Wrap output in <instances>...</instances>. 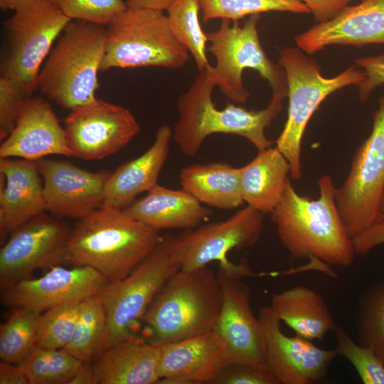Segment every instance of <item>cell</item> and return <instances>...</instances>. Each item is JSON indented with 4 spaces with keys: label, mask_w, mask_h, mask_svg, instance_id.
<instances>
[{
    "label": "cell",
    "mask_w": 384,
    "mask_h": 384,
    "mask_svg": "<svg viewBox=\"0 0 384 384\" xmlns=\"http://www.w3.org/2000/svg\"><path fill=\"white\" fill-rule=\"evenodd\" d=\"M319 196L299 195L288 180L282 198L269 215L292 260L309 259L334 266L352 265L355 251L335 201L329 175L317 180Z\"/></svg>",
    "instance_id": "6da1fadb"
},
{
    "label": "cell",
    "mask_w": 384,
    "mask_h": 384,
    "mask_svg": "<svg viewBox=\"0 0 384 384\" xmlns=\"http://www.w3.org/2000/svg\"><path fill=\"white\" fill-rule=\"evenodd\" d=\"M159 230L103 203L78 219L67 242V260L100 273L108 282L127 276L156 246Z\"/></svg>",
    "instance_id": "7a4b0ae2"
},
{
    "label": "cell",
    "mask_w": 384,
    "mask_h": 384,
    "mask_svg": "<svg viewBox=\"0 0 384 384\" xmlns=\"http://www.w3.org/2000/svg\"><path fill=\"white\" fill-rule=\"evenodd\" d=\"M215 86L213 66L198 72L188 89L177 99L178 119L173 129V139L182 154L193 156L206 139L213 134L240 136L261 151L272 146L265 129L278 116L286 97L272 93L266 108L249 110L234 104L223 110L216 108L212 93Z\"/></svg>",
    "instance_id": "3957f363"
},
{
    "label": "cell",
    "mask_w": 384,
    "mask_h": 384,
    "mask_svg": "<svg viewBox=\"0 0 384 384\" xmlns=\"http://www.w3.org/2000/svg\"><path fill=\"white\" fill-rule=\"evenodd\" d=\"M222 304L218 274L208 267L181 269L164 284L142 317L151 343L161 346L214 329Z\"/></svg>",
    "instance_id": "277c9868"
},
{
    "label": "cell",
    "mask_w": 384,
    "mask_h": 384,
    "mask_svg": "<svg viewBox=\"0 0 384 384\" xmlns=\"http://www.w3.org/2000/svg\"><path fill=\"white\" fill-rule=\"evenodd\" d=\"M62 33L40 70L37 89L63 108L73 110L96 98L106 28L72 20Z\"/></svg>",
    "instance_id": "5b68a950"
},
{
    "label": "cell",
    "mask_w": 384,
    "mask_h": 384,
    "mask_svg": "<svg viewBox=\"0 0 384 384\" xmlns=\"http://www.w3.org/2000/svg\"><path fill=\"white\" fill-rule=\"evenodd\" d=\"M279 53L278 63L287 76L288 108L287 121L275 141V147L288 161L290 177L299 180L302 175V140L314 112L328 96L346 86H357L366 74L353 65L334 77L326 78L321 75L316 61L298 47H284Z\"/></svg>",
    "instance_id": "8992f818"
},
{
    "label": "cell",
    "mask_w": 384,
    "mask_h": 384,
    "mask_svg": "<svg viewBox=\"0 0 384 384\" xmlns=\"http://www.w3.org/2000/svg\"><path fill=\"white\" fill-rule=\"evenodd\" d=\"M107 26L100 71L150 66L177 69L189 59L164 11L127 6Z\"/></svg>",
    "instance_id": "52a82bcc"
},
{
    "label": "cell",
    "mask_w": 384,
    "mask_h": 384,
    "mask_svg": "<svg viewBox=\"0 0 384 384\" xmlns=\"http://www.w3.org/2000/svg\"><path fill=\"white\" fill-rule=\"evenodd\" d=\"M260 14L249 16L242 26L238 21L223 19L218 28L206 33L208 48L215 57L213 66L215 86L230 101L243 104L250 97L242 80L247 68L257 71L270 84L272 93L287 96V80L284 68L267 55L261 45L257 23Z\"/></svg>",
    "instance_id": "ba28073f"
},
{
    "label": "cell",
    "mask_w": 384,
    "mask_h": 384,
    "mask_svg": "<svg viewBox=\"0 0 384 384\" xmlns=\"http://www.w3.org/2000/svg\"><path fill=\"white\" fill-rule=\"evenodd\" d=\"M181 269L175 235L161 236L154 249L124 278L108 282L100 296L107 321L105 349L129 334L167 281Z\"/></svg>",
    "instance_id": "9c48e42d"
},
{
    "label": "cell",
    "mask_w": 384,
    "mask_h": 384,
    "mask_svg": "<svg viewBox=\"0 0 384 384\" xmlns=\"http://www.w3.org/2000/svg\"><path fill=\"white\" fill-rule=\"evenodd\" d=\"M14 11L3 22L9 46L1 73L33 93L43 60L72 20L50 0H17Z\"/></svg>",
    "instance_id": "30bf717a"
},
{
    "label": "cell",
    "mask_w": 384,
    "mask_h": 384,
    "mask_svg": "<svg viewBox=\"0 0 384 384\" xmlns=\"http://www.w3.org/2000/svg\"><path fill=\"white\" fill-rule=\"evenodd\" d=\"M384 196V94L373 113L370 134L357 149L335 201L351 239L378 222Z\"/></svg>",
    "instance_id": "8fae6325"
},
{
    "label": "cell",
    "mask_w": 384,
    "mask_h": 384,
    "mask_svg": "<svg viewBox=\"0 0 384 384\" xmlns=\"http://www.w3.org/2000/svg\"><path fill=\"white\" fill-rule=\"evenodd\" d=\"M218 265L222 304L213 330L224 345L228 366L267 368L262 326L250 305L251 288L242 279L255 274L246 260L238 264L228 261Z\"/></svg>",
    "instance_id": "7c38bea8"
},
{
    "label": "cell",
    "mask_w": 384,
    "mask_h": 384,
    "mask_svg": "<svg viewBox=\"0 0 384 384\" xmlns=\"http://www.w3.org/2000/svg\"><path fill=\"white\" fill-rule=\"evenodd\" d=\"M70 228L45 213L14 232L0 250V288L28 278L36 270L67 262Z\"/></svg>",
    "instance_id": "4fadbf2b"
},
{
    "label": "cell",
    "mask_w": 384,
    "mask_h": 384,
    "mask_svg": "<svg viewBox=\"0 0 384 384\" xmlns=\"http://www.w3.org/2000/svg\"><path fill=\"white\" fill-rule=\"evenodd\" d=\"M64 129L74 157L85 160L101 159L117 152L141 130L128 109L97 97L71 110Z\"/></svg>",
    "instance_id": "5bb4252c"
},
{
    "label": "cell",
    "mask_w": 384,
    "mask_h": 384,
    "mask_svg": "<svg viewBox=\"0 0 384 384\" xmlns=\"http://www.w3.org/2000/svg\"><path fill=\"white\" fill-rule=\"evenodd\" d=\"M265 214L247 205L223 220L186 230L175 235V247L181 269L208 266L212 262L225 263L233 250L255 245L264 228Z\"/></svg>",
    "instance_id": "9a60e30c"
},
{
    "label": "cell",
    "mask_w": 384,
    "mask_h": 384,
    "mask_svg": "<svg viewBox=\"0 0 384 384\" xmlns=\"http://www.w3.org/2000/svg\"><path fill=\"white\" fill-rule=\"evenodd\" d=\"M257 316L264 336L265 363L279 384H313L326 375L337 356L334 350L320 348L297 335H285L270 306L261 307Z\"/></svg>",
    "instance_id": "2e32d148"
},
{
    "label": "cell",
    "mask_w": 384,
    "mask_h": 384,
    "mask_svg": "<svg viewBox=\"0 0 384 384\" xmlns=\"http://www.w3.org/2000/svg\"><path fill=\"white\" fill-rule=\"evenodd\" d=\"M107 283L92 268L77 266L66 269L55 265L41 277L22 279L3 290L2 301L13 309L43 313L55 306L82 302L100 294Z\"/></svg>",
    "instance_id": "e0dca14e"
},
{
    "label": "cell",
    "mask_w": 384,
    "mask_h": 384,
    "mask_svg": "<svg viewBox=\"0 0 384 384\" xmlns=\"http://www.w3.org/2000/svg\"><path fill=\"white\" fill-rule=\"evenodd\" d=\"M43 178L46 210L57 218L80 219L104 203L110 171L92 172L68 161H38Z\"/></svg>",
    "instance_id": "ac0fdd59"
},
{
    "label": "cell",
    "mask_w": 384,
    "mask_h": 384,
    "mask_svg": "<svg viewBox=\"0 0 384 384\" xmlns=\"http://www.w3.org/2000/svg\"><path fill=\"white\" fill-rule=\"evenodd\" d=\"M294 41L309 55L332 45L384 44V0H361L348 6L334 18L297 36Z\"/></svg>",
    "instance_id": "d6986e66"
},
{
    "label": "cell",
    "mask_w": 384,
    "mask_h": 384,
    "mask_svg": "<svg viewBox=\"0 0 384 384\" xmlns=\"http://www.w3.org/2000/svg\"><path fill=\"white\" fill-rule=\"evenodd\" d=\"M53 154L74 157L65 130L50 105L40 97H31L14 129L1 144L0 159L36 161Z\"/></svg>",
    "instance_id": "ffe728a7"
},
{
    "label": "cell",
    "mask_w": 384,
    "mask_h": 384,
    "mask_svg": "<svg viewBox=\"0 0 384 384\" xmlns=\"http://www.w3.org/2000/svg\"><path fill=\"white\" fill-rule=\"evenodd\" d=\"M160 346L158 383H211L228 366L223 342L213 330Z\"/></svg>",
    "instance_id": "44dd1931"
},
{
    "label": "cell",
    "mask_w": 384,
    "mask_h": 384,
    "mask_svg": "<svg viewBox=\"0 0 384 384\" xmlns=\"http://www.w3.org/2000/svg\"><path fill=\"white\" fill-rule=\"evenodd\" d=\"M0 238L46 211L38 161L0 159Z\"/></svg>",
    "instance_id": "7402d4cb"
},
{
    "label": "cell",
    "mask_w": 384,
    "mask_h": 384,
    "mask_svg": "<svg viewBox=\"0 0 384 384\" xmlns=\"http://www.w3.org/2000/svg\"><path fill=\"white\" fill-rule=\"evenodd\" d=\"M172 138L171 127H159L153 144L146 151L110 173L105 186L103 203L123 210L134 203L137 196L157 184Z\"/></svg>",
    "instance_id": "603a6c76"
},
{
    "label": "cell",
    "mask_w": 384,
    "mask_h": 384,
    "mask_svg": "<svg viewBox=\"0 0 384 384\" xmlns=\"http://www.w3.org/2000/svg\"><path fill=\"white\" fill-rule=\"evenodd\" d=\"M160 346L131 334L105 349L92 365L96 384L159 383Z\"/></svg>",
    "instance_id": "cb8c5ba5"
},
{
    "label": "cell",
    "mask_w": 384,
    "mask_h": 384,
    "mask_svg": "<svg viewBox=\"0 0 384 384\" xmlns=\"http://www.w3.org/2000/svg\"><path fill=\"white\" fill-rule=\"evenodd\" d=\"M129 216L156 230L197 228L212 210L183 188L156 184L143 198L123 209Z\"/></svg>",
    "instance_id": "d4e9b609"
},
{
    "label": "cell",
    "mask_w": 384,
    "mask_h": 384,
    "mask_svg": "<svg viewBox=\"0 0 384 384\" xmlns=\"http://www.w3.org/2000/svg\"><path fill=\"white\" fill-rule=\"evenodd\" d=\"M270 306L296 335L310 341L322 340L337 326L322 296L306 286L274 293Z\"/></svg>",
    "instance_id": "484cf974"
},
{
    "label": "cell",
    "mask_w": 384,
    "mask_h": 384,
    "mask_svg": "<svg viewBox=\"0 0 384 384\" xmlns=\"http://www.w3.org/2000/svg\"><path fill=\"white\" fill-rule=\"evenodd\" d=\"M239 169L244 203L269 214L284 194L290 174L288 161L276 147L271 146L258 151L251 161Z\"/></svg>",
    "instance_id": "4316f807"
},
{
    "label": "cell",
    "mask_w": 384,
    "mask_h": 384,
    "mask_svg": "<svg viewBox=\"0 0 384 384\" xmlns=\"http://www.w3.org/2000/svg\"><path fill=\"white\" fill-rule=\"evenodd\" d=\"M179 178L183 190L210 207L230 210L244 203L240 169L228 163L191 164L181 170Z\"/></svg>",
    "instance_id": "83f0119b"
},
{
    "label": "cell",
    "mask_w": 384,
    "mask_h": 384,
    "mask_svg": "<svg viewBox=\"0 0 384 384\" xmlns=\"http://www.w3.org/2000/svg\"><path fill=\"white\" fill-rule=\"evenodd\" d=\"M107 315L100 294L82 302L73 335L63 348L82 361L96 360L104 351Z\"/></svg>",
    "instance_id": "f1b7e54d"
},
{
    "label": "cell",
    "mask_w": 384,
    "mask_h": 384,
    "mask_svg": "<svg viewBox=\"0 0 384 384\" xmlns=\"http://www.w3.org/2000/svg\"><path fill=\"white\" fill-rule=\"evenodd\" d=\"M199 0H175L167 9L171 31L176 41L192 55L198 72L209 65L208 38L199 21Z\"/></svg>",
    "instance_id": "f546056e"
},
{
    "label": "cell",
    "mask_w": 384,
    "mask_h": 384,
    "mask_svg": "<svg viewBox=\"0 0 384 384\" xmlns=\"http://www.w3.org/2000/svg\"><path fill=\"white\" fill-rule=\"evenodd\" d=\"M82 362L64 348L36 345L18 365L29 384L68 383Z\"/></svg>",
    "instance_id": "4dcf8cb0"
},
{
    "label": "cell",
    "mask_w": 384,
    "mask_h": 384,
    "mask_svg": "<svg viewBox=\"0 0 384 384\" xmlns=\"http://www.w3.org/2000/svg\"><path fill=\"white\" fill-rule=\"evenodd\" d=\"M41 313L14 308L0 327L1 361L19 363L36 343L37 329Z\"/></svg>",
    "instance_id": "1f68e13d"
},
{
    "label": "cell",
    "mask_w": 384,
    "mask_h": 384,
    "mask_svg": "<svg viewBox=\"0 0 384 384\" xmlns=\"http://www.w3.org/2000/svg\"><path fill=\"white\" fill-rule=\"evenodd\" d=\"M202 19L238 21L247 16L269 11L310 14L299 0H199Z\"/></svg>",
    "instance_id": "d6a6232c"
},
{
    "label": "cell",
    "mask_w": 384,
    "mask_h": 384,
    "mask_svg": "<svg viewBox=\"0 0 384 384\" xmlns=\"http://www.w3.org/2000/svg\"><path fill=\"white\" fill-rule=\"evenodd\" d=\"M358 343L371 348L384 363V279L361 297L357 311Z\"/></svg>",
    "instance_id": "836d02e7"
},
{
    "label": "cell",
    "mask_w": 384,
    "mask_h": 384,
    "mask_svg": "<svg viewBox=\"0 0 384 384\" xmlns=\"http://www.w3.org/2000/svg\"><path fill=\"white\" fill-rule=\"evenodd\" d=\"M82 302L55 306L41 314L36 345L63 348L70 341L77 325Z\"/></svg>",
    "instance_id": "e575fe53"
},
{
    "label": "cell",
    "mask_w": 384,
    "mask_h": 384,
    "mask_svg": "<svg viewBox=\"0 0 384 384\" xmlns=\"http://www.w3.org/2000/svg\"><path fill=\"white\" fill-rule=\"evenodd\" d=\"M334 332L336 338L334 349L336 355L344 357L351 363L362 382L365 384H384V363L374 351L355 342L338 326Z\"/></svg>",
    "instance_id": "d590c367"
},
{
    "label": "cell",
    "mask_w": 384,
    "mask_h": 384,
    "mask_svg": "<svg viewBox=\"0 0 384 384\" xmlns=\"http://www.w3.org/2000/svg\"><path fill=\"white\" fill-rule=\"evenodd\" d=\"M71 20L107 25L127 7L124 0H50Z\"/></svg>",
    "instance_id": "8d00e7d4"
},
{
    "label": "cell",
    "mask_w": 384,
    "mask_h": 384,
    "mask_svg": "<svg viewBox=\"0 0 384 384\" xmlns=\"http://www.w3.org/2000/svg\"><path fill=\"white\" fill-rule=\"evenodd\" d=\"M32 92L11 79L0 78V139L4 140L14 129L19 114Z\"/></svg>",
    "instance_id": "74e56055"
},
{
    "label": "cell",
    "mask_w": 384,
    "mask_h": 384,
    "mask_svg": "<svg viewBox=\"0 0 384 384\" xmlns=\"http://www.w3.org/2000/svg\"><path fill=\"white\" fill-rule=\"evenodd\" d=\"M213 384H279L267 368L247 365L225 366Z\"/></svg>",
    "instance_id": "f35d334b"
},
{
    "label": "cell",
    "mask_w": 384,
    "mask_h": 384,
    "mask_svg": "<svg viewBox=\"0 0 384 384\" xmlns=\"http://www.w3.org/2000/svg\"><path fill=\"white\" fill-rule=\"evenodd\" d=\"M355 63L366 74L365 79L357 85L359 100L365 103L373 92L384 84V54L360 58Z\"/></svg>",
    "instance_id": "ab89813d"
},
{
    "label": "cell",
    "mask_w": 384,
    "mask_h": 384,
    "mask_svg": "<svg viewBox=\"0 0 384 384\" xmlns=\"http://www.w3.org/2000/svg\"><path fill=\"white\" fill-rule=\"evenodd\" d=\"M312 14L318 23L328 21L339 13L353 0H299Z\"/></svg>",
    "instance_id": "60d3db41"
},
{
    "label": "cell",
    "mask_w": 384,
    "mask_h": 384,
    "mask_svg": "<svg viewBox=\"0 0 384 384\" xmlns=\"http://www.w3.org/2000/svg\"><path fill=\"white\" fill-rule=\"evenodd\" d=\"M351 240L355 253L363 255L384 244V223L377 222Z\"/></svg>",
    "instance_id": "b9f144b4"
},
{
    "label": "cell",
    "mask_w": 384,
    "mask_h": 384,
    "mask_svg": "<svg viewBox=\"0 0 384 384\" xmlns=\"http://www.w3.org/2000/svg\"><path fill=\"white\" fill-rule=\"evenodd\" d=\"M0 384H29V383L18 363L1 361L0 363Z\"/></svg>",
    "instance_id": "7bdbcfd3"
},
{
    "label": "cell",
    "mask_w": 384,
    "mask_h": 384,
    "mask_svg": "<svg viewBox=\"0 0 384 384\" xmlns=\"http://www.w3.org/2000/svg\"><path fill=\"white\" fill-rule=\"evenodd\" d=\"M68 384H96L93 367L90 361H83Z\"/></svg>",
    "instance_id": "ee69618b"
},
{
    "label": "cell",
    "mask_w": 384,
    "mask_h": 384,
    "mask_svg": "<svg viewBox=\"0 0 384 384\" xmlns=\"http://www.w3.org/2000/svg\"><path fill=\"white\" fill-rule=\"evenodd\" d=\"M175 0H127V5L164 11Z\"/></svg>",
    "instance_id": "f6af8a7d"
},
{
    "label": "cell",
    "mask_w": 384,
    "mask_h": 384,
    "mask_svg": "<svg viewBox=\"0 0 384 384\" xmlns=\"http://www.w3.org/2000/svg\"><path fill=\"white\" fill-rule=\"evenodd\" d=\"M17 0H0V7L4 11L14 10Z\"/></svg>",
    "instance_id": "bcb514c9"
},
{
    "label": "cell",
    "mask_w": 384,
    "mask_h": 384,
    "mask_svg": "<svg viewBox=\"0 0 384 384\" xmlns=\"http://www.w3.org/2000/svg\"><path fill=\"white\" fill-rule=\"evenodd\" d=\"M378 222L384 223V196L383 197L378 214Z\"/></svg>",
    "instance_id": "7dc6e473"
}]
</instances>
